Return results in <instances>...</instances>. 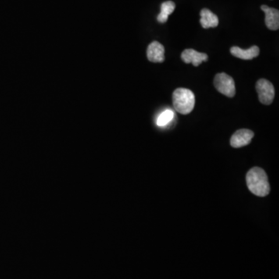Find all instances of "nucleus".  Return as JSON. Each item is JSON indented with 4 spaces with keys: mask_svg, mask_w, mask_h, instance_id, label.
Listing matches in <instances>:
<instances>
[{
    "mask_svg": "<svg viewBox=\"0 0 279 279\" xmlns=\"http://www.w3.org/2000/svg\"><path fill=\"white\" fill-rule=\"evenodd\" d=\"M172 102L177 112L183 115L188 114L195 106V95L188 89L179 88L173 93Z\"/></svg>",
    "mask_w": 279,
    "mask_h": 279,
    "instance_id": "f03ea898",
    "label": "nucleus"
},
{
    "mask_svg": "<svg viewBox=\"0 0 279 279\" xmlns=\"http://www.w3.org/2000/svg\"><path fill=\"white\" fill-rule=\"evenodd\" d=\"M246 180L250 191L255 195L265 197L270 192V185L267 174L261 168L251 169L246 176Z\"/></svg>",
    "mask_w": 279,
    "mask_h": 279,
    "instance_id": "f257e3e1",
    "label": "nucleus"
},
{
    "mask_svg": "<svg viewBox=\"0 0 279 279\" xmlns=\"http://www.w3.org/2000/svg\"><path fill=\"white\" fill-rule=\"evenodd\" d=\"M265 13V24L269 30H277L279 28V11L268 5L261 6Z\"/></svg>",
    "mask_w": 279,
    "mask_h": 279,
    "instance_id": "6e6552de",
    "label": "nucleus"
},
{
    "mask_svg": "<svg viewBox=\"0 0 279 279\" xmlns=\"http://www.w3.org/2000/svg\"><path fill=\"white\" fill-rule=\"evenodd\" d=\"M256 90L259 100L264 105H270L275 98V88L271 82L261 79L257 82Z\"/></svg>",
    "mask_w": 279,
    "mask_h": 279,
    "instance_id": "20e7f679",
    "label": "nucleus"
},
{
    "mask_svg": "<svg viewBox=\"0 0 279 279\" xmlns=\"http://www.w3.org/2000/svg\"><path fill=\"white\" fill-rule=\"evenodd\" d=\"M176 9V3L172 1H167L163 2L161 5V12L158 15L157 19L161 23H165L167 22L169 15L172 14Z\"/></svg>",
    "mask_w": 279,
    "mask_h": 279,
    "instance_id": "9b49d317",
    "label": "nucleus"
},
{
    "mask_svg": "<svg viewBox=\"0 0 279 279\" xmlns=\"http://www.w3.org/2000/svg\"><path fill=\"white\" fill-rule=\"evenodd\" d=\"M254 132L248 129L237 130L230 139V145L234 148H240L248 145L254 137Z\"/></svg>",
    "mask_w": 279,
    "mask_h": 279,
    "instance_id": "39448f33",
    "label": "nucleus"
},
{
    "mask_svg": "<svg viewBox=\"0 0 279 279\" xmlns=\"http://www.w3.org/2000/svg\"><path fill=\"white\" fill-rule=\"evenodd\" d=\"M182 59L186 64H192L197 67L202 64V62H206L208 55L205 53L198 52L194 49H186L182 53Z\"/></svg>",
    "mask_w": 279,
    "mask_h": 279,
    "instance_id": "0eeeda50",
    "label": "nucleus"
},
{
    "mask_svg": "<svg viewBox=\"0 0 279 279\" xmlns=\"http://www.w3.org/2000/svg\"><path fill=\"white\" fill-rule=\"evenodd\" d=\"M174 117V112L170 109L164 111L160 116H158L157 124L160 127H164L165 125L169 124Z\"/></svg>",
    "mask_w": 279,
    "mask_h": 279,
    "instance_id": "f8f14e48",
    "label": "nucleus"
},
{
    "mask_svg": "<svg viewBox=\"0 0 279 279\" xmlns=\"http://www.w3.org/2000/svg\"><path fill=\"white\" fill-rule=\"evenodd\" d=\"M230 53L233 56L243 60H251L259 55L260 49L258 46H252L249 49L244 50L239 47H232Z\"/></svg>",
    "mask_w": 279,
    "mask_h": 279,
    "instance_id": "1a4fd4ad",
    "label": "nucleus"
},
{
    "mask_svg": "<svg viewBox=\"0 0 279 279\" xmlns=\"http://www.w3.org/2000/svg\"><path fill=\"white\" fill-rule=\"evenodd\" d=\"M200 23L203 28L216 27L219 24L218 16L209 9H202L200 12Z\"/></svg>",
    "mask_w": 279,
    "mask_h": 279,
    "instance_id": "9d476101",
    "label": "nucleus"
},
{
    "mask_svg": "<svg viewBox=\"0 0 279 279\" xmlns=\"http://www.w3.org/2000/svg\"><path fill=\"white\" fill-rule=\"evenodd\" d=\"M215 88L223 95L233 98L236 94L235 83L233 78L226 73H219L215 76L213 81Z\"/></svg>",
    "mask_w": 279,
    "mask_h": 279,
    "instance_id": "7ed1b4c3",
    "label": "nucleus"
},
{
    "mask_svg": "<svg viewBox=\"0 0 279 279\" xmlns=\"http://www.w3.org/2000/svg\"><path fill=\"white\" fill-rule=\"evenodd\" d=\"M165 47L158 41H153L148 46L147 56L153 63H162L165 61Z\"/></svg>",
    "mask_w": 279,
    "mask_h": 279,
    "instance_id": "423d86ee",
    "label": "nucleus"
}]
</instances>
